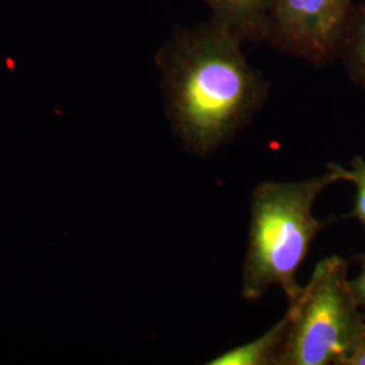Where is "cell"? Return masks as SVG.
Returning a JSON list of instances; mask_svg holds the SVG:
<instances>
[{
    "label": "cell",
    "instance_id": "1",
    "mask_svg": "<svg viewBox=\"0 0 365 365\" xmlns=\"http://www.w3.org/2000/svg\"><path fill=\"white\" fill-rule=\"evenodd\" d=\"M244 41L210 18L175 31L156 53L165 114L182 148L207 157L262 108L269 83L250 66Z\"/></svg>",
    "mask_w": 365,
    "mask_h": 365
},
{
    "label": "cell",
    "instance_id": "2",
    "mask_svg": "<svg viewBox=\"0 0 365 365\" xmlns=\"http://www.w3.org/2000/svg\"><path fill=\"white\" fill-rule=\"evenodd\" d=\"M339 182L327 173L299 182H264L250 197L248 248L242 267L241 295L255 302L274 286L287 297L288 303L299 297L297 279L315 237L329 221L314 215V203L329 185Z\"/></svg>",
    "mask_w": 365,
    "mask_h": 365
},
{
    "label": "cell",
    "instance_id": "3",
    "mask_svg": "<svg viewBox=\"0 0 365 365\" xmlns=\"http://www.w3.org/2000/svg\"><path fill=\"white\" fill-rule=\"evenodd\" d=\"M339 256L318 261L288 306L286 337L276 365H345L365 325Z\"/></svg>",
    "mask_w": 365,
    "mask_h": 365
},
{
    "label": "cell",
    "instance_id": "4",
    "mask_svg": "<svg viewBox=\"0 0 365 365\" xmlns=\"http://www.w3.org/2000/svg\"><path fill=\"white\" fill-rule=\"evenodd\" d=\"M346 0H268L267 42L279 52L327 66L339 58Z\"/></svg>",
    "mask_w": 365,
    "mask_h": 365
},
{
    "label": "cell",
    "instance_id": "5",
    "mask_svg": "<svg viewBox=\"0 0 365 365\" xmlns=\"http://www.w3.org/2000/svg\"><path fill=\"white\" fill-rule=\"evenodd\" d=\"M211 19L240 38L261 42L268 38V0H203Z\"/></svg>",
    "mask_w": 365,
    "mask_h": 365
},
{
    "label": "cell",
    "instance_id": "6",
    "mask_svg": "<svg viewBox=\"0 0 365 365\" xmlns=\"http://www.w3.org/2000/svg\"><path fill=\"white\" fill-rule=\"evenodd\" d=\"M287 324V315H284L260 337L225 351L217 357L211 359L207 364L276 365V360L280 354L286 337Z\"/></svg>",
    "mask_w": 365,
    "mask_h": 365
},
{
    "label": "cell",
    "instance_id": "7",
    "mask_svg": "<svg viewBox=\"0 0 365 365\" xmlns=\"http://www.w3.org/2000/svg\"><path fill=\"white\" fill-rule=\"evenodd\" d=\"M339 58L353 83L365 90V0L352 3L339 42Z\"/></svg>",
    "mask_w": 365,
    "mask_h": 365
},
{
    "label": "cell",
    "instance_id": "8",
    "mask_svg": "<svg viewBox=\"0 0 365 365\" xmlns=\"http://www.w3.org/2000/svg\"><path fill=\"white\" fill-rule=\"evenodd\" d=\"M327 168L339 176V182H349L354 185V203L352 211L348 212L346 218H354L360 222L365 229V158L353 157L349 168L339 164H329Z\"/></svg>",
    "mask_w": 365,
    "mask_h": 365
},
{
    "label": "cell",
    "instance_id": "9",
    "mask_svg": "<svg viewBox=\"0 0 365 365\" xmlns=\"http://www.w3.org/2000/svg\"><path fill=\"white\" fill-rule=\"evenodd\" d=\"M354 260L360 265V272L353 280H349V286L352 289L354 299L357 302L360 310H363L365 317V252L356 256Z\"/></svg>",
    "mask_w": 365,
    "mask_h": 365
},
{
    "label": "cell",
    "instance_id": "10",
    "mask_svg": "<svg viewBox=\"0 0 365 365\" xmlns=\"http://www.w3.org/2000/svg\"><path fill=\"white\" fill-rule=\"evenodd\" d=\"M345 365H365V325L351 356L348 357Z\"/></svg>",
    "mask_w": 365,
    "mask_h": 365
},
{
    "label": "cell",
    "instance_id": "11",
    "mask_svg": "<svg viewBox=\"0 0 365 365\" xmlns=\"http://www.w3.org/2000/svg\"><path fill=\"white\" fill-rule=\"evenodd\" d=\"M346 1H349V3H352V0H346Z\"/></svg>",
    "mask_w": 365,
    "mask_h": 365
}]
</instances>
